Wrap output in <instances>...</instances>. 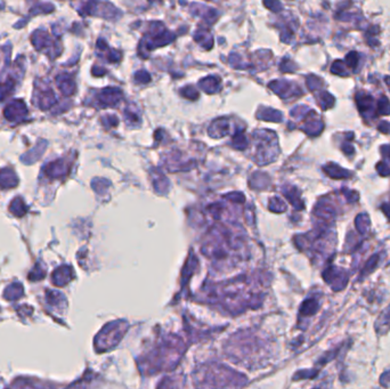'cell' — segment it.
Instances as JSON below:
<instances>
[{
    "instance_id": "6da1fadb",
    "label": "cell",
    "mask_w": 390,
    "mask_h": 389,
    "mask_svg": "<svg viewBox=\"0 0 390 389\" xmlns=\"http://www.w3.org/2000/svg\"><path fill=\"white\" fill-rule=\"evenodd\" d=\"M325 281L332 285L333 290H342L347 283H348V276L345 272L342 271H332V269H327L326 273L324 274Z\"/></svg>"
},
{
    "instance_id": "52a82bcc",
    "label": "cell",
    "mask_w": 390,
    "mask_h": 389,
    "mask_svg": "<svg viewBox=\"0 0 390 389\" xmlns=\"http://www.w3.org/2000/svg\"><path fill=\"white\" fill-rule=\"evenodd\" d=\"M380 383L383 387H390V370L384 372L380 377Z\"/></svg>"
},
{
    "instance_id": "7a4b0ae2",
    "label": "cell",
    "mask_w": 390,
    "mask_h": 389,
    "mask_svg": "<svg viewBox=\"0 0 390 389\" xmlns=\"http://www.w3.org/2000/svg\"><path fill=\"white\" fill-rule=\"evenodd\" d=\"M376 331L380 336L387 335L390 331V305L383 310L376 321Z\"/></svg>"
},
{
    "instance_id": "8992f818",
    "label": "cell",
    "mask_w": 390,
    "mask_h": 389,
    "mask_svg": "<svg viewBox=\"0 0 390 389\" xmlns=\"http://www.w3.org/2000/svg\"><path fill=\"white\" fill-rule=\"evenodd\" d=\"M377 264H378V257L377 256H374V257L368 259V262L366 263L365 267L363 268L361 276H363V275L365 276V275H367V274H370L373 271V269L377 267Z\"/></svg>"
},
{
    "instance_id": "277c9868",
    "label": "cell",
    "mask_w": 390,
    "mask_h": 389,
    "mask_svg": "<svg viewBox=\"0 0 390 389\" xmlns=\"http://www.w3.org/2000/svg\"><path fill=\"white\" fill-rule=\"evenodd\" d=\"M15 185H16V177H15L14 173L8 169H4L0 173V186L2 188H13Z\"/></svg>"
},
{
    "instance_id": "5b68a950",
    "label": "cell",
    "mask_w": 390,
    "mask_h": 389,
    "mask_svg": "<svg viewBox=\"0 0 390 389\" xmlns=\"http://www.w3.org/2000/svg\"><path fill=\"white\" fill-rule=\"evenodd\" d=\"M317 309H319V304H317L316 300L308 299L301 306L300 313L304 316H311L317 312Z\"/></svg>"
},
{
    "instance_id": "3957f363",
    "label": "cell",
    "mask_w": 390,
    "mask_h": 389,
    "mask_svg": "<svg viewBox=\"0 0 390 389\" xmlns=\"http://www.w3.org/2000/svg\"><path fill=\"white\" fill-rule=\"evenodd\" d=\"M25 112H27V110H25V105L22 102H14L6 108L5 116L10 119V120H14L16 117L24 116Z\"/></svg>"
}]
</instances>
